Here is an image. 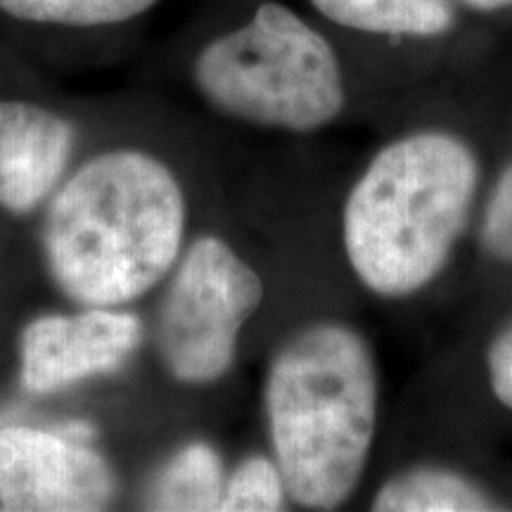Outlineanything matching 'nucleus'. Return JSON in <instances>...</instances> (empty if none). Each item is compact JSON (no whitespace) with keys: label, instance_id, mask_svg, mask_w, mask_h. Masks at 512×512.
<instances>
[{"label":"nucleus","instance_id":"2","mask_svg":"<svg viewBox=\"0 0 512 512\" xmlns=\"http://www.w3.org/2000/svg\"><path fill=\"white\" fill-rule=\"evenodd\" d=\"M266 413L287 494L309 510H335L354 494L377 422L370 347L347 325L294 335L266 377Z\"/></svg>","mask_w":512,"mask_h":512},{"label":"nucleus","instance_id":"7","mask_svg":"<svg viewBox=\"0 0 512 512\" xmlns=\"http://www.w3.org/2000/svg\"><path fill=\"white\" fill-rule=\"evenodd\" d=\"M140 339L143 323L126 311L88 306L74 316H38L19 335L24 389L53 394L86 377L114 373L138 349Z\"/></svg>","mask_w":512,"mask_h":512},{"label":"nucleus","instance_id":"15","mask_svg":"<svg viewBox=\"0 0 512 512\" xmlns=\"http://www.w3.org/2000/svg\"><path fill=\"white\" fill-rule=\"evenodd\" d=\"M489 377L496 399L512 411V325L489 351Z\"/></svg>","mask_w":512,"mask_h":512},{"label":"nucleus","instance_id":"5","mask_svg":"<svg viewBox=\"0 0 512 512\" xmlns=\"http://www.w3.org/2000/svg\"><path fill=\"white\" fill-rule=\"evenodd\" d=\"M261 299V278L226 242L214 235L192 242L157 318V347L166 370L188 384L226 375L242 325Z\"/></svg>","mask_w":512,"mask_h":512},{"label":"nucleus","instance_id":"10","mask_svg":"<svg viewBox=\"0 0 512 512\" xmlns=\"http://www.w3.org/2000/svg\"><path fill=\"white\" fill-rule=\"evenodd\" d=\"M489 496L470 479L448 470H411L394 477L375 496L380 512H479L494 510Z\"/></svg>","mask_w":512,"mask_h":512},{"label":"nucleus","instance_id":"9","mask_svg":"<svg viewBox=\"0 0 512 512\" xmlns=\"http://www.w3.org/2000/svg\"><path fill=\"white\" fill-rule=\"evenodd\" d=\"M318 12L349 29L373 34L434 36L451 27L446 0H311Z\"/></svg>","mask_w":512,"mask_h":512},{"label":"nucleus","instance_id":"6","mask_svg":"<svg viewBox=\"0 0 512 512\" xmlns=\"http://www.w3.org/2000/svg\"><path fill=\"white\" fill-rule=\"evenodd\" d=\"M114 494L110 463L81 441L36 427L0 430V512L105 510Z\"/></svg>","mask_w":512,"mask_h":512},{"label":"nucleus","instance_id":"4","mask_svg":"<svg viewBox=\"0 0 512 512\" xmlns=\"http://www.w3.org/2000/svg\"><path fill=\"white\" fill-rule=\"evenodd\" d=\"M192 76L209 105L256 126L316 131L344 107L330 43L278 3L259 5L245 27L204 46Z\"/></svg>","mask_w":512,"mask_h":512},{"label":"nucleus","instance_id":"1","mask_svg":"<svg viewBox=\"0 0 512 512\" xmlns=\"http://www.w3.org/2000/svg\"><path fill=\"white\" fill-rule=\"evenodd\" d=\"M185 197L166 164L140 150L88 159L50 202L43 249L55 285L114 309L155 287L181 254Z\"/></svg>","mask_w":512,"mask_h":512},{"label":"nucleus","instance_id":"13","mask_svg":"<svg viewBox=\"0 0 512 512\" xmlns=\"http://www.w3.org/2000/svg\"><path fill=\"white\" fill-rule=\"evenodd\" d=\"M285 482L278 463L268 458H249L230 475L223 491L221 510L268 512L285 508Z\"/></svg>","mask_w":512,"mask_h":512},{"label":"nucleus","instance_id":"14","mask_svg":"<svg viewBox=\"0 0 512 512\" xmlns=\"http://www.w3.org/2000/svg\"><path fill=\"white\" fill-rule=\"evenodd\" d=\"M484 240L496 256L512 261V169L498 183L494 200L489 204Z\"/></svg>","mask_w":512,"mask_h":512},{"label":"nucleus","instance_id":"11","mask_svg":"<svg viewBox=\"0 0 512 512\" xmlns=\"http://www.w3.org/2000/svg\"><path fill=\"white\" fill-rule=\"evenodd\" d=\"M226 479L219 453L209 444H188L159 472L150 491L155 510H221Z\"/></svg>","mask_w":512,"mask_h":512},{"label":"nucleus","instance_id":"12","mask_svg":"<svg viewBox=\"0 0 512 512\" xmlns=\"http://www.w3.org/2000/svg\"><path fill=\"white\" fill-rule=\"evenodd\" d=\"M159 0H0L5 15L57 27H110L143 15Z\"/></svg>","mask_w":512,"mask_h":512},{"label":"nucleus","instance_id":"8","mask_svg":"<svg viewBox=\"0 0 512 512\" xmlns=\"http://www.w3.org/2000/svg\"><path fill=\"white\" fill-rule=\"evenodd\" d=\"M74 126L60 114L22 100H0V207L31 214L67 169Z\"/></svg>","mask_w":512,"mask_h":512},{"label":"nucleus","instance_id":"16","mask_svg":"<svg viewBox=\"0 0 512 512\" xmlns=\"http://www.w3.org/2000/svg\"><path fill=\"white\" fill-rule=\"evenodd\" d=\"M465 3L479 10H498L505 8V5H512V0H465Z\"/></svg>","mask_w":512,"mask_h":512},{"label":"nucleus","instance_id":"3","mask_svg":"<svg viewBox=\"0 0 512 512\" xmlns=\"http://www.w3.org/2000/svg\"><path fill=\"white\" fill-rule=\"evenodd\" d=\"M463 140L418 133L384 147L344 207V247L363 285L406 297L446 264L477 190Z\"/></svg>","mask_w":512,"mask_h":512}]
</instances>
